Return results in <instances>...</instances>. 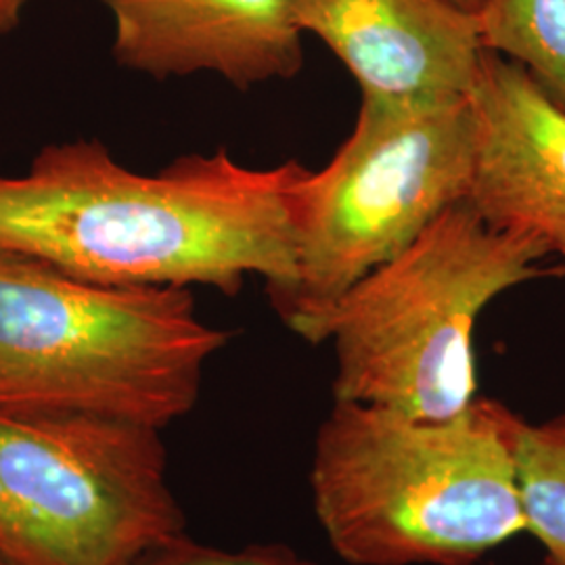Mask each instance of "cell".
Here are the masks:
<instances>
[{
	"instance_id": "4fadbf2b",
	"label": "cell",
	"mask_w": 565,
	"mask_h": 565,
	"mask_svg": "<svg viewBox=\"0 0 565 565\" xmlns=\"http://www.w3.org/2000/svg\"><path fill=\"white\" fill-rule=\"evenodd\" d=\"M25 4L28 0H0V36L13 32L20 25Z\"/></svg>"
},
{
	"instance_id": "9c48e42d",
	"label": "cell",
	"mask_w": 565,
	"mask_h": 565,
	"mask_svg": "<svg viewBox=\"0 0 565 565\" xmlns=\"http://www.w3.org/2000/svg\"><path fill=\"white\" fill-rule=\"evenodd\" d=\"M116 23L114 60L156 81L216 74L247 90L291 81L303 32L291 0H97Z\"/></svg>"
},
{
	"instance_id": "8fae6325",
	"label": "cell",
	"mask_w": 565,
	"mask_h": 565,
	"mask_svg": "<svg viewBox=\"0 0 565 565\" xmlns=\"http://www.w3.org/2000/svg\"><path fill=\"white\" fill-rule=\"evenodd\" d=\"M518 484L525 532L545 548L541 565H565V411L543 424L522 425Z\"/></svg>"
},
{
	"instance_id": "5bb4252c",
	"label": "cell",
	"mask_w": 565,
	"mask_h": 565,
	"mask_svg": "<svg viewBox=\"0 0 565 565\" xmlns=\"http://www.w3.org/2000/svg\"><path fill=\"white\" fill-rule=\"evenodd\" d=\"M450 2H455L457 7H461V9H465V11H469V13H476L482 0H450Z\"/></svg>"
},
{
	"instance_id": "30bf717a",
	"label": "cell",
	"mask_w": 565,
	"mask_h": 565,
	"mask_svg": "<svg viewBox=\"0 0 565 565\" xmlns=\"http://www.w3.org/2000/svg\"><path fill=\"white\" fill-rule=\"evenodd\" d=\"M476 20L486 51L522 65L565 111V0H482Z\"/></svg>"
},
{
	"instance_id": "7a4b0ae2",
	"label": "cell",
	"mask_w": 565,
	"mask_h": 565,
	"mask_svg": "<svg viewBox=\"0 0 565 565\" xmlns=\"http://www.w3.org/2000/svg\"><path fill=\"white\" fill-rule=\"evenodd\" d=\"M525 422L492 398L413 419L333 401L317 431L310 494L352 565H471L525 532L518 443Z\"/></svg>"
},
{
	"instance_id": "5b68a950",
	"label": "cell",
	"mask_w": 565,
	"mask_h": 565,
	"mask_svg": "<svg viewBox=\"0 0 565 565\" xmlns=\"http://www.w3.org/2000/svg\"><path fill=\"white\" fill-rule=\"evenodd\" d=\"M476 121L465 99L361 95L352 132L294 193L296 279L273 306L303 338L348 289L469 198Z\"/></svg>"
},
{
	"instance_id": "277c9868",
	"label": "cell",
	"mask_w": 565,
	"mask_h": 565,
	"mask_svg": "<svg viewBox=\"0 0 565 565\" xmlns=\"http://www.w3.org/2000/svg\"><path fill=\"white\" fill-rule=\"evenodd\" d=\"M545 258L541 243L492 228L463 200L348 289L302 340L333 345V401L450 419L478 398V317L507 289L562 273Z\"/></svg>"
},
{
	"instance_id": "ba28073f",
	"label": "cell",
	"mask_w": 565,
	"mask_h": 565,
	"mask_svg": "<svg viewBox=\"0 0 565 565\" xmlns=\"http://www.w3.org/2000/svg\"><path fill=\"white\" fill-rule=\"evenodd\" d=\"M469 105L476 156L467 200L492 228L565 260V111L522 65L490 51Z\"/></svg>"
},
{
	"instance_id": "9a60e30c",
	"label": "cell",
	"mask_w": 565,
	"mask_h": 565,
	"mask_svg": "<svg viewBox=\"0 0 565 565\" xmlns=\"http://www.w3.org/2000/svg\"><path fill=\"white\" fill-rule=\"evenodd\" d=\"M0 565H11V564H9V562H4V559H2V557H0Z\"/></svg>"
},
{
	"instance_id": "3957f363",
	"label": "cell",
	"mask_w": 565,
	"mask_h": 565,
	"mask_svg": "<svg viewBox=\"0 0 565 565\" xmlns=\"http://www.w3.org/2000/svg\"><path fill=\"white\" fill-rule=\"evenodd\" d=\"M191 289L120 287L0 252V408L88 413L163 429L228 343Z\"/></svg>"
},
{
	"instance_id": "8992f818",
	"label": "cell",
	"mask_w": 565,
	"mask_h": 565,
	"mask_svg": "<svg viewBox=\"0 0 565 565\" xmlns=\"http://www.w3.org/2000/svg\"><path fill=\"white\" fill-rule=\"evenodd\" d=\"M160 431L88 413L0 408V557L135 565L184 532Z\"/></svg>"
},
{
	"instance_id": "6da1fadb",
	"label": "cell",
	"mask_w": 565,
	"mask_h": 565,
	"mask_svg": "<svg viewBox=\"0 0 565 565\" xmlns=\"http://www.w3.org/2000/svg\"><path fill=\"white\" fill-rule=\"evenodd\" d=\"M296 160L256 168L226 149L145 174L99 141L51 142L28 172L0 174V252L120 287H212L249 277L270 302L296 279Z\"/></svg>"
},
{
	"instance_id": "7c38bea8",
	"label": "cell",
	"mask_w": 565,
	"mask_h": 565,
	"mask_svg": "<svg viewBox=\"0 0 565 565\" xmlns=\"http://www.w3.org/2000/svg\"><path fill=\"white\" fill-rule=\"evenodd\" d=\"M135 565H319L282 545H252L221 548L203 545L181 532L162 545L147 551Z\"/></svg>"
},
{
	"instance_id": "52a82bcc",
	"label": "cell",
	"mask_w": 565,
	"mask_h": 565,
	"mask_svg": "<svg viewBox=\"0 0 565 565\" xmlns=\"http://www.w3.org/2000/svg\"><path fill=\"white\" fill-rule=\"evenodd\" d=\"M303 34L342 61L361 95L446 102L469 97L484 44L476 13L450 0H291Z\"/></svg>"
}]
</instances>
